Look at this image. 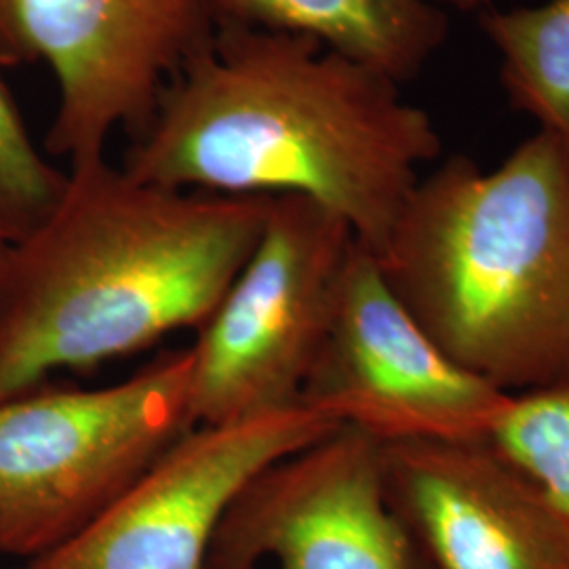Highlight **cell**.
Wrapping results in <instances>:
<instances>
[{
  "mask_svg": "<svg viewBox=\"0 0 569 569\" xmlns=\"http://www.w3.org/2000/svg\"><path fill=\"white\" fill-rule=\"evenodd\" d=\"M441 146L432 117L387 74L308 37L218 26L121 167L171 190L306 197L380 256Z\"/></svg>",
  "mask_w": 569,
  "mask_h": 569,
  "instance_id": "cell-1",
  "label": "cell"
},
{
  "mask_svg": "<svg viewBox=\"0 0 569 569\" xmlns=\"http://www.w3.org/2000/svg\"><path fill=\"white\" fill-rule=\"evenodd\" d=\"M272 197L171 190L106 157L70 164L49 218L0 264V403L201 329Z\"/></svg>",
  "mask_w": 569,
  "mask_h": 569,
  "instance_id": "cell-2",
  "label": "cell"
},
{
  "mask_svg": "<svg viewBox=\"0 0 569 569\" xmlns=\"http://www.w3.org/2000/svg\"><path fill=\"white\" fill-rule=\"evenodd\" d=\"M451 361L507 395L569 378V150L536 131L483 171L420 178L376 256Z\"/></svg>",
  "mask_w": 569,
  "mask_h": 569,
  "instance_id": "cell-3",
  "label": "cell"
},
{
  "mask_svg": "<svg viewBox=\"0 0 569 569\" xmlns=\"http://www.w3.org/2000/svg\"><path fill=\"white\" fill-rule=\"evenodd\" d=\"M194 428L190 348L102 388L49 382L0 403V555L32 561L91 526Z\"/></svg>",
  "mask_w": 569,
  "mask_h": 569,
  "instance_id": "cell-4",
  "label": "cell"
},
{
  "mask_svg": "<svg viewBox=\"0 0 569 569\" xmlns=\"http://www.w3.org/2000/svg\"><path fill=\"white\" fill-rule=\"evenodd\" d=\"M355 243L350 226L323 204L270 199L258 243L190 346L194 427L302 403Z\"/></svg>",
  "mask_w": 569,
  "mask_h": 569,
  "instance_id": "cell-5",
  "label": "cell"
},
{
  "mask_svg": "<svg viewBox=\"0 0 569 569\" xmlns=\"http://www.w3.org/2000/svg\"><path fill=\"white\" fill-rule=\"evenodd\" d=\"M18 63L42 61L58 87L47 150L70 164L136 138L164 87L216 34L209 0H0Z\"/></svg>",
  "mask_w": 569,
  "mask_h": 569,
  "instance_id": "cell-6",
  "label": "cell"
},
{
  "mask_svg": "<svg viewBox=\"0 0 569 569\" xmlns=\"http://www.w3.org/2000/svg\"><path fill=\"white\" fill-rule=\"evenodd\" d=\"M510 395L451 361L355 243L302 403L378 443L488 441Z\"/></svg>",
  "mask_w": 569,
  "mask_h": 569,
  "instance_id": "cell-7",
  "label": "cell"
},
{
  "mask_svg": "<svg viewBox=\"0 0 569 569\" xmlns=\"http://www.w3.org/2000/svg\"><path fill=\"white\" fill-rule=\"evenodd\" d=\"M338 427L305 403L194 427L91 526L20 569H209L216 531L241 489Z\"/></svg>",
  "mask_w": 569,
  "mask_h": 569,
  "instance_id": "cell-8",
  "label": "cell"
},
{
  "mask_svg": "<svg viewBox=\"0 0 569 569\" xmlns=\"http://www.w3.org/2000/svg\"><path fill=\"white\" fill-rule=\"evenodd\" d=\"M428 569L388 502L382 443L338 427L260 470L226 510L209 569Z\"/></svg>",
  "mask_w": 569,
  "mask_h": 569,
  "instance_id": "cell-9",
  "label": "cell"
},
{
  "mask_svg": "<svg viewBox=\"0 0 569 569\" xmlns=\"http://www.w3.org/2000/svg\"><path fill=\"white\" fill-rule=\"evenodd\" d=\"M388 502L428 569H569V526L488 441L382 446Z\"/></svg>",
  "mask_w": 569,
  "mask_h": 569,
  "instance_id": "cell-10",
  "label": "cell"
},
{
  "mask_svg": "<svg viewBox=\"0 0 569 569\" xmlns=\"http://www.w3.org/2000/svg\"><path fill=\"white\" fill-rule=\"evenodd\" d=\"M218 26L298 34L403 84L446 44L448 13L428 0H209Z\"/></svg>",
  "mask_w": 569,
  "mask_h": 569,
  "instance_id": "cell-11",
  "label": "cell"
},
{
  "mask_svg": "<svg viewBox=\"0 0 569 569\" xmlns=\"http://www.w3.org/2000/svg\"><path fill=\"white\" fill-rule=\"evenodd\" d=\"M479 23L510 106L569 150V0L483 11Z\"/></svg>",
  "mask_w": 569,
  "mask_h": 569,
  "instance_id": "cell-12",
  "label": "cell"
},
{
  "mask_svg": "<svg viewBox=\"0 0 569 569\" xmlns=\"http://www.w3.org/2000/svg\"><path fill=\"white\" fill-rule=\"evenodd\" d=\"M488 443L549 498L569 526V378L510 395Z\"/></svg>",
  "mask_w": 569,
  "mask_h": 569,
  "instance_id": "cell-13",
  "label": "cell"
},
{
  "mask_svg": "<svg viewBox=\"0 0 569 569\" xmlns=\"http://www.w3.org/2000/svg\"><path fill=\"white\" fill-rule=\"evenodd\" d=\"M68 173L32 142L20 108L0 79V224L11 243L41 226L63 194Z\"/></svg>",
  "mask_w": 569,
  "mask_h": 569,
  "instance_id": "cell-14",
  "label": "cell"
},
{
  "mask_svg": "<svg viewBox=\"0 0 569 569\" xmlns=\"http://www.w3.org/2000/svg\"><path fill=\"white\" fill-rule=\"evenodd\" d=\"M430 4L443 9L448 13V9L460 11V13H472V11H483L489 4V0H428Z\"/></svg>",
  "mask_w": 569,
  "mask_h": 569,
  "instance_id": "cell-15",
  "label": "cell"
},
{
  "mask_svg": "<svg viewBox=\"0 0 569 569\" xmlns=\"http://www.w3.org/2000/svg\"><path fill=\"white\" fill-rule=\"evenodd\" d=\"M16 63L18 61L13 58V53H11L9 44H7V39H4V34L0 30V66H16Z\"/></svg>",
  "mask_w": 569,
  "mask_h": 569,
  "instance_id": "cell-16",
  "label": "cell"
},
{
  "mask_svg": "<svg viewBox=\"0 0 569 569\" xmlns=\"http://www.w3.org/2000/svg\"><path fill=\"white\" fill-rule=\"evenodd\" d=\"M9 247H11V239H9L7 230L0 224V264H2V260H4V256H7V251H9Z\"/></svg>",
  "mask_w": 569,
  "mask_h": 569,
  "instance_id": "cell-17",
  "label": "cell"
}]
</instances>
